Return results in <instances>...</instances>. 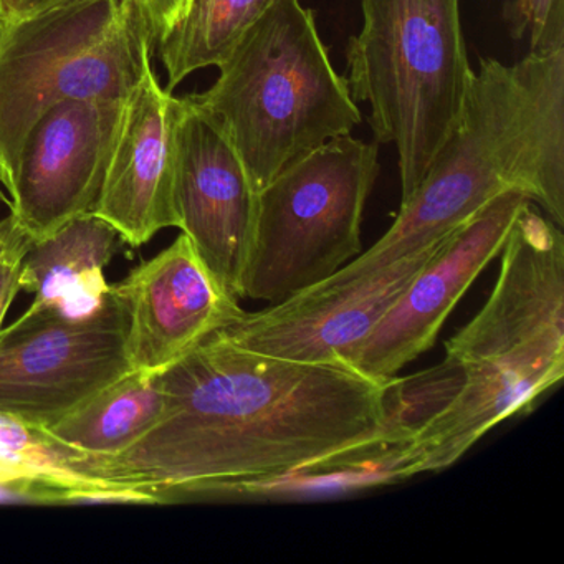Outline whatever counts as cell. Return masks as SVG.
I'll return each instance as SVG.
<instances>
[{"label": "cell", "instance_id": "6da1fadb", "mask_svg": "<svg viewBox=\"0 0 564 564\" xmlns=\"http://www.w3.org/2000/svg\"><path fill=\"white\" fill-rule=\"evenodd\" d=\"M160 379L164 412L140 441L108 457L61 454L62 468L121 501L269 495L295 471L391 441L392 378L250 351L220 332Z\"/></svg>", "mask_w": 564, "mask_h": 564}, {"label": "cell", "instance_id": "7a4b0ae2", "mask_svg": "<svg viewBox=\"0 0 564 564\" xmlns=\"http://www.w3.org/2000/svg\"><path fill=\"white\" fill-rule=\"evenodd\" d=\"M521 191L564 224V51L478 58L464 111L391 229L326 279L349 282L437 246L491 199Z\"/></svg>", "mask_w": 564, "mask_h": 564}, {"label": "cell", "instance_id": "3957f363", "mask_svg": "<svg viewBox=\"0 0 564 564\" xmlns=\"http://www.w3.org/2000/svg\"><path fill=\"white\" fill-rule=\"evenodd\" d=\"M500 253L487 302L445 343L458 389L405 451V478L451 467L564 378L563 229L528 204Z\"/></svg>", "mask_w": 564, "mask_h": 564}, {"label": "cell", "instance_id": "277c9868", "mask_svg": "<svg viewBox=\"0 0 564 564\" xmlns=\"http://www.w3.org/2000/svg\"><path fill=\"white\" fill-rule=\"evenodd\" d=\"M217 68L216 84L193 97L226 131L256 193L361 123L348 80L300 0H272Z\"/></svg>", "mask_w": 564, "mask_h": 564}, {"label": "cell", "instance_id": "5b68a950", "mask_svg": "<svg viewBox=\"0 0 564 564\" xmlns=\"http://www.w3.org/2000/svg\"><path fill=\"white\" fill-rule=\"evenodd\" d=\"M361 9L346 80L371 108L376 143L398 151L404 200L457 127L474 77L460 0H361Z\"/></svg>", "mask_w": 564, "mask_h": 564}, {"label": "cell", "instance_id": "8992f818", "mask_svg": "<svg viewBox=\"0 0 564 564\" xmlns=\"http://www.w3.org/2000/svg\"><path fill=\"white\" fill-rule=\"evenodd\" d=\"M154 39L137 0H65L0 21V183L39 118L70 100H130Z\"/></svg>", "mask_w": 564, "mask_h": 564}, {"label": "cell", "instance_id": "52a82bcc", "mask_svg": "<svg viewBox=\"0 0 564 564\" xmlns=\"http://www.w3.org/2000/svg\"><path fill=\"white\" fill-rule=\"evenodd\" d=\"M378 143L351 134L306 154L257 193L242 299L279 303L325 282L362 252Z\"/></svg>", "mask_w": 564, "mask_h": 564}, {"label": "cell", "instance_id": "ba28073f", "mask_svg": "<svg viewBox=\"0 0 564 564\" xmlns=\"http://www.w3.org/2000/svg\"><path fill=\"white\" fill-rule=\"evenodd\" d=\"M128 310L110 285L91 313L29 306L0 329V414L42 431L131 371Z\"/></svg>", "mask_w": 564, "mask_h": 564}, {"label": "cell", "instance_id": "9c48e42d", "mask_svg": "<svg viewBox=\"0 0 564 564\" xmlns=\"http://www.w3.org/2000/svg\"><path fill=\"white\" fill-rule=\"evenodd\" d=\"M528 204L527 194L507 191L442 239L368 338L356 346L348 368L388 381L432 348L445 319L501 252Z\"/></svg>", "mask_w": 564, "mask_h": 564}, {"label": "cell", "instance_id": "30bf717a", "mask_svg": "<svg viewBox=\"0 0 564 564\" xmlns=\"http://www.w3.org/2000/svg\"><path fill=\"white\" fill-rule=\"evenodd\" d=\"M128 101L70 100L31 128L11 183V217L32 242L94 213Z\"/></svg>", "mask_w": 564, "mask_h": 564}, {"label": "cell", "instance_id": "8fae6325", "mask_svg": "<svg viewBox=\"0 0 564 564\" xmlns=\"http://www.w3.org/2000/svg\"><path fill=\"white\" fill-rule=\"evenodd\" d=\"M434 249L349 282L310 286L269 308L243 313L220 333L250 351L348 368L356 346L368 338Z\"/></svg>", "mask_w": 564, "mask_h": 564}, {"label": "cell", "instance_id": "7c38bea8", "mask_svg": "<svg viewBox=\"0 0 564 564\" xmlns=\"http://www.w3.org/2000/svg\"><path fill=\"white\" fill-rule=\"evenodd\" d=\"M257 193L219 121L186 97L177 131L174 206L177 229L220 289L242 299Z\"/></svg>", "mask_w": 564, "mask_h": 564}, {"label": "cell", "instance_id": "4fadbf2b", "mask_svg": "<svg viewBox=\"0 0 564 564\" xmlns=\"http://www.w3.org/2000/svg\"><path fill=\"white\" fill-rule=\"evenodd\" d=\"M117 289L128 310L131 369L150 375L170 368L246 313L220 289L184 234Z\"/></svg>", "mask_w": 564, "mask_h": 564}, {"label": "cell", "instance_id": "5bb4252c", "mask_svg": "<svg viewBox=\"0 0 564 564\" xmlns=\"http://www.w3.org/2000/svg\"><path fill=\"white\" fill-rule=\"evenodd\" d=\"M186 98L164 90L153 68L128 100L123 123L94 213L130 246L177 227L174 206L177 131Z\"/></svg>", "mask_w": 564, "mask_h": 564}, {"label": "cell", "instance_id": "9a60e30c", "mask_svg": "<svg viewBox=\"0 0 564 564\" xmlns=\"http://www.w3.org/2000/svg\"><path fill=\"white\" fill-rule=\"evenodd\" d=\"M120 234L95 213L75 217L52 236L32 242L21 270V290L34 306L51 305L70 316L87 315L104 302V276Z\"/></svg>", "mask_w": 564, "mask_h": 564}, {"label": "cell", "instance_id": "2e32d148", "mask_svg": "<svg viewBox=\"0 0 564 564\" xmlns=\"http://www.w3.org/2000/svg\"><path fill=\"white\" fill-rule=\"evenodd\" d=\"M163 412L160 372L131 369L51 427L35 432L58 454L108 457L140 441Z\"/></svg>", "mask_w": 564, "mask_h": 564}, {"label": "cell", "instance_id": "e0dca14e", "mask_svg": "<svg viewBox=\"0 0 564 564\" xmlns=\"http://www.w3.org/2000/svg\"><path fill=\"white\" fill-rule=\"evenodd\" d=\"M272 0H189L186 14L158 44L167 91L200 68L219 67Z\"/></svg>", "mask_w": 564, "mask_h": 564}, {"label": "cell", "instance_id": "ac0fdd59", "mask_svg": "<svg viewBox=\"0 0 564 564\" xmlns=\"http://www.w3.org/2000/svg\"><path fill=\"white\" fill-rule=\"evenodd\" d=\"M55 477L57 465L47 442L34 429L0 414V487L32 495Z\"/></svg>", "mask_w": 564, "mask_h": 564}, {"label": "cell", "instance_id": "d6986e66", "mask_svg": "<svg viewBox=\"0 0 564 564\" xmlns=\"http://www.w3.org/2000/svg\"><path fill=\"white\" fill-rule=\"evenodd\" d=\"M503 21L513 41L534 55L564 51V0H507Z\"/></svg>", "mask_w": 564, "mask_h": 564}, {"label": "cell", "instance_id": "ffe728a7", "mask_svg": "<svg viewBox=\"0 0 564 564\" xmlns=\"http://www.w3.org/2000/svg\"><path fill=\"white\" fill-rule=\"evenodd\" d=\"M31 246V237L19 229L11 216L0 220V329L21 290L22 262Z\"/></svg>", "mask_w": 564, "mask_h": 564}, {"label": "cell", "instance_id": "44dd1931", "mask_svg": "<svg viewBox=\"0 0 564 564\" xmlns=\"http://www.w3.org/2000/svg\"><path fill=\"white\" fill-rule=\"evenodd\" d=\"M148 25L154 44H160L186 14L189 0H137Z\"/></svg>", "mask_w": 564, "mask_h": 564}, {"label": "cell", "instance_id": "7402d4cb", "mask_svg": "<svg viewBox=\"0 0 564 564\" xmlns=\"http://www.w3.org/2000/svg\"><path fill=\"white\" fill-rule=\"evenodd\" d=\"M25 0H0V21L18 18L24 8Z\"/></svg>", "mask_w": 564, "mask_h": 564}, {"label": "cell", "instance_id": "603a6c76", "mask_svg": "<svg viewBox=\"0 0 564 564\" xmlns=\"http://www.w3.org/2000/svg\"><path fill=\"white\" fill-rule=\"evenodd\" d=\"M61 2H65V0H25L24 8L19 15L34 14V12L44 11V9L61 4Z\"/></svg>", "mask_w": 564, "mask_h": 564}, {"label": "cell", "instance_id": "cb8c5ba5", "mask_svg": "<svg viewBox=\"0 0 564 564\" xmlns=\"http://www.w3.org/2000/svg\"><path fill=\"white\" fill-rule=\"evenodd\" d=\"M0 199H2V193H0Z\"/></svg>", "mask_w": 564, "mask_h": 564}]
</instances>
